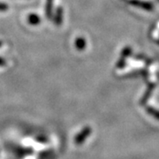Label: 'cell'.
I'll return each instance as SVG.
<instances>
[{
  "mask_svg": "<svg viewBox=\"0 0 159 159\" xmlns=\"http://www.w3.org/2000/svg\"><path fill=\"white\" fill-rule=\"evenodd\" d=\"M29 20H30V21H31L32 23H36L39 21V19H38V17H36V16H34V15L30 16Z\"/></svg>",
  "mask_w": 159,
  "mask_h": 159,
  "instance_id": "obj_1",
  "label": "cell"
},
{
  "mask_svg": "<svg viewBox=\"0 0 159 159\" xmlns=\"http://www.w3.org/2000/svg\"><path fill=\"white\" fill-rule=\"evenodd\" d=\"M6 8H7V6H6V5H4V4H1V3H0V10H6Z\"/></svg>",
  "mask_w": 159,
  "mask_h": 159,
  "instance_id": "obj_2",
  "label": "cell"
}]
</instances>
